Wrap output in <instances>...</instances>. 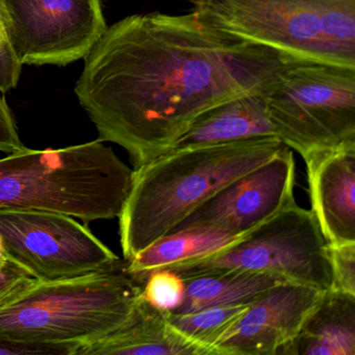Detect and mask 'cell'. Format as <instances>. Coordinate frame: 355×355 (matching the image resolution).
Segmentation results:
<instances>
[{"label": "cell", "instance_id": "cell-1", "mask_svg": "<svg viewBox=\"0 0 355 355\" xmlns=\"http://www.w3.org/2000/svg\"><path fill=\"white\" fill-rule=\"evenodd\" d=\"M280 59L192 13L132 15L95 43L74 92L99 140L125 149L136 170L169 151L199 116L263 82Z\"/></svg>", "mask_w": 355, "mask_h": 355}, {"label": "cell", "instance_id": "cell-21", "mask_svg": "<svg viewBox=\"0 0 355 355\" xmlns=\"http://www.w3.org/2000/svg\"><path fill=\"white\" fill-rule=\"evenodd\" d=\"M78 350V347L72 345L24 342L0 336V355H76Z\"/></svg>", "mask_w": 355, "mask_h": 355}, {"label": "cell", "instance_id": "cell-5", "mask_svg": "<svg viewBox=\"0 0 355 355\" xmlns=\"http://www.w3.org/2000/svg\"><path fill=\"white\" fill-rule=\"evenodd\" d=\"M193 15L222 36L284 59L355 68V0H192Z\"/></svg>", "mask_w": 355, "mask_h": 355}, {"label": "cell", "instance_id": "cell-15", "mask_svg": "<svg viewBox=\"0 0 355 355\" xmlns=\"http://www.w3.org/2000/svg\"><path fill=\"white\" fill-rule=\"evenodd\" d=\"M279 355H355V295L324 291L296 338Z\"/></svg>", "mask_w": 355, "mask_h": 355}, {"label": "cell", "instance_id": "cell-17", "mask_svg": "<svg viewBox=\"0 0 355 355\" xmlns=\"http://www.w3.org/2000/svg\"><path fill=\"white\" fill-rule=\"evenodd\" d=\"M247 234L236 236L201 232L169 234L139 253L134 259L126 261V271L136 282L144 286L147 278L153 272L184 259L215 252L238 242Z\"/></svg>", "mask_w": 355, "mask_h": 355}, {"label": "cell", "instance_id": "cell-6", "mask_svg": "<svg viewBox=\"0 0 355 355\" xmlns=\"http://www.w3.org/2000/svg\"><path fill=\"white\" fill-rule=\"evenodd\" d=\"M265 89L276 138L301 157L355 142V68L282 58Z\"/></svg>", "mask_w": 355, "mask_h": 355}, {"label": "cell", "instance_id": "cell-11", "mask_svg": "<svg viewBox=\"0 0 355 355\" xmlns=\"http://www.w3.org/2000/svg\"><path fill=\"white\" fill-rule=\"evenodd\" d=\"M323 292L288 282L266 291L220 344L222 355H279L296 338Z\"/></svg>", "mask_w": 355, "mask_h": 355}, {"label": "cell", "instance_id": "cell-10", "mask_svg": "<svg viewBox=\"0 0 355 355\" xmlns=\"http://www.w3.org/2000/svg\"><path fill=\"white\" fill-rule=\"evenodd\" d=\"M295 180L296 163L292 149L286 146L273 159L201 203L169 234L201 232L236 236L247 234L296 202Z\"/></svg>", "mask_w": 355, "mask_h": 355}, {"label": "cell", "instance_id": "cell-24", "mask_svg": "<svg viewBox=\"0 0 355 355\" xmlns=\"http://www.w3.org/2000/svg\"><path fill=\"white\" fill-rule=\"evenodd\" d=\"M34 278L31 277L26 272L20 269L11 261L0 267V303L3 302L8 297L30 284Z\"/></svg>", "mask_w": 355, "mask_h": 355}, {"label": "cell", "instance_id": "cell-8", "mask_svg": "<svg viewBox=\"0 0 355 355\" xmlns=\"http://www.w3.org/2000/svg\"><path fill=\"white\" fill-rule=\"evenodd\" d=\"M8 261L41 282L76 277L122 263L87 224L55 211L0 209Z\"/></svg>", "mask_w": 355, "mask_h": 355}, {"label": "cell", "instance_id": "cell-2", "mask_svg": "<svg viewBox=\"0 0 355 355\" xmlns=\"http://www.w3.org/2000/svg\"><path fill=\"white\" fill-rule=\"evenodd\" d=\"M284 147L275 137H257L169 150L134 170L118 217L124 259L130 261L168 236L201 203Z\"/></svg>", "mask_w": 355, "mask_h": 355}, {"label": "cell", "instance_id": "cell-12", "mask_svg": "<svg viewBox=\"0 0 355 355\" xmlns=\"http://www.w3.org/2000/svg\"><path fill=\"white\" fill-rule=\"evenodd\" d=\"M311 209L328 245L355 243V142L303 157Z\"/></svg>", "mask_w": 355, "mask_h": 355}, {"label": "cell", "instance_id": "cell-22", "mask_svg": "<svg viewBox=\"0 0 355 355\" xmlns=\"http://www.w3.org/2000/svg\"><path fill=\"white\" fill-rule=\"evenodd\" d=\"M21 67V62L7 37L0 39V92L7 93L17 87Z\"/></svg>", "mask_w": 355, "mask_h": 355}, {"label": "cell", "instance_id": "cell-23", "mask_svg": "<svg viewBox=\"0 0 355 355\" xmlns=\"http://www.w3.org/2000/svg\"><path fill=\"white\" fill-rule=\"evenodd\" d=\"M24 148L11 110L5 98L0 96V153L10 155Z\"/></svg>", "mask_w": 355, "mask_h": 355}, {"label": "cell", "instance_id": "cell-13", "mask_svg": "<svg viewBox=\"0 0 355 355\" xmlns=\"http://www.w3.org/2000/svg\"><path fill=\"white\" fill-rule=\"evenodd\" d=\"M76 355H211L178 331L168 311L153 306L143 294L121 326L101 340L80 347Z\"/></svg>", "mask_w": 355, "mask_h": 355}, {"label": "cell", "instance_id": "cell-20", "mask_svg": "<svg viewBox=\"0 0 355 355\" xmlns=\"http://www.w3.org/2000/svg\"><path fill=\"white\" fill-rule=\"evenodd\" d=\"M332 290L355 295V243L328 245Z\"/></svg>", "mask_w": 355, "mask_h": 355}, {"label": "cell", "instance_id": "cell-14", "mask_svg": "<svg viewBox=\"0 0 355 355\" xmlns=\"http://www.w3.org/2000/svg\"><path fill=\"white\" fill-rule=\"evenodd\" d=\"M267 78L244 94L224 101L199 116L170 150L257 137L276 138L268 115L265 89Z\"/></svg>", "mask_w": 355, "mask_h": 355}, {"label": "cell", "instance_id": "cell-19", "mask_svg": "<svg viewBox=\"0 0 355 355\" xmlns=\"http://www.w3.org/2000/svg\"><path fill=\"white\" fill-rule=\"evenodd\" d=\"M184 290L186 286L182 277L169 270L159 269L148 276L142 294L153 306L171 313L184 302Z\"/></svg>", "mask_w": 355, "mask_h": 355}, {"label": "cell", "instance_id": "cell-7", "mask_svg": "<svg viewBox=\"0 0 355 355\" xmlns=\"http://www.w3.org/2000/svg\"><path fill=\"white\" fill-rule=\"evenodd\" d=\"M162 269L184 280L236 270L270 274L319 291L332 286L328 243L313 211L296 202L234 244Z\"/></svg>", "mask_w": 355, "mask_h": 355}, {"label": "cell", "instance_id": "cell-26", "mask_svg": "<svg viewBox=\"0 0 355 355\" xmlns=\"http://www.w3.org/2000/svg\"><path fill=\"white\" fill-rule=\"evenodd\" d=\"M6 33L5 30H3V24H1V20H0V39L6 38Z\"/></svg>", "mask_w": 355, "mask_h": 355}, {"label": "cell", "instance_id": "cell-25", "mask_svg": "<svg viewBox=\"0 0 355 355\" xmlns=\"http://www.w3.org/2000/svg\"><path fill=\"white\" fill-rule=\"evenodd\" d=\"M7 257H6L5 252H3V245L0 241V267H3L5 263H8Z\"/></svg>", "mask_w": 355, "mask_h": 355}, {"label": "cell", "instance_id": "cell-9", "mask_svg": "<svg viewBox=\"0 0 355 355\" xmlns=\"http://www.w3.org/2000/svg\"><path fill=\"white\" fill-rule=\"evenodd\" d=\"M0 20L22 65L84 59L107 28L101 0H0Z\"/></svg>", "mask_w": 355, "mask_h": 355}, {"label": "cell", "instance_id": "cell-4", "mask_svg": "<svg viewBox=\"0 0 355 355\" xmlns=\"http://www.w3.org/2000/svg\"><path fill=\"white\" fill-rule=\"evenodd\" d=\"M142 293L125 259L86 275L33 279L0 303V336L80 350L119 328Z\"/></svg>", "mask_w": 355, "mask_h": 355}, {"label": "cell", "instance_id": "cell-18", "mask_svg": "<svg viewBox=\"0 0 355 355\" xmlns=\"http://www.w3.org/2000/svg\"><path fill=\"white\" fill-rule=\"evenodd\" d=\"M250 303L216 305L187 313L168 311L170 323L187 338L205 347L211 355H222L220 344L240 321Z\"/></svg>", "mask_w": 355, "mask_h": 355}, {"label": "cell", "instance_id": "cell-3", "mask_svg": "<svg viewBox=\"0 0 355 355\" xmlns=\"http://www.w3.org/2000/svg\"><path fill=\"white\" fill-rule=\"evenodd\" d=\"M130 169L105 142L24 148L0 159V209L55 211L85 223L119 217Z\"/></svg>", "mask_w": 355, "mask_h": 355}, {"label": "cell", "instance_id": "cell-16", "mask_svg": "<svg viewBox=\"0 0 355 355\" xmlns=\"http://www.w3.org/2000/svg\"><path fill=\"white\" fill-rule=\"evenodd\" d=\"M280 284L286 282L270 274L236 270L197 276L184 280V302L171 313H187L216 305L251 303Z\"/></svg>", "mask_w": 355, "mask_h": 355}]
</instances>
